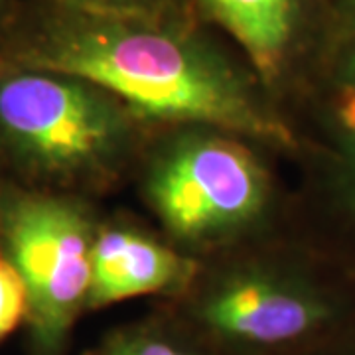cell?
<instances>
[{
    "instance_id": "obj_1",
    "label": "cell",
    "mask_w": 355,
    "mask_h": 355,
    "mask_svg": "<svg viewBox=\"0 0 355 355\" xmlns=\"http://www.w3.org/2000/svg\"><path fill=\"white\" fill-rule=\"evenodd\" d=\"M0 60L87 79L150 128L209 125L266 144L291 135L247 62L193 18H146L16 0L0 28Z\"/></svg>"
},
{
    "instance_id": "obj_2",
    "label": "cell",
    "mask_w": 355,
    "mask_h": 355,
    "mask_svg": "<svg viewBox=\"0 0 355 355\" xmlns=\"http://www.w3.org/2000/svg\"><path fill=\"white\" fill-rule=\"evenodd\" d=\"M153 128L99 85L0 60V180L87 200L135 172Z\"/></svg>"
},
{
    "instance_id": "obj_3",
    "label": "cell",
    "mask_w": 355,
    "mask_h": 355,
    "mask_svg": "<svg viewBox=\"0 0 355 355\" xmlns=\"http://www.w3.org/2000/svg\"><path fill=\"white\" fill-rule=\"evenodd\" d=\"M249 243V241H247ZM247 243L202 266L166 306L216 355H331L354 340V312L316 280L249 254Z\"/></svg>"
},
{
    "instance_id": "obj_4",
    "label": "cell",
    "mask_w": 355,
    "mask_h": 355,
    "mask_svg": "<svg viewBox=\"0 0 355 355\" xmlns=\"http://www.w3.org/2000/svg\"><path fill=\"white\" fill-rule=\"evenodd\" d=\"M253 140L209 125L153 128L139 158L140 193L182 251H227L249 241L272 203Z\"/></svg>"
},
{
    "instance_id": "obj_5",
    "label": "cell",
    "mask_w": 355,
    "mask_h": 355,
    "mask_svg": "<svg viewBox=\"0 0 355 355\" xmlns=\"http://www.w3.org/2000/svg\"><path fill=\"white\" fill-rule=\"evenodd\" d=\"M97 221L83 198L0 180V249L24 284L30 355H65L87 314Z\"/></svg>"
},
{
    "instance_id": "obj_6",
    "label": "cell",
    "mask_w": 355,
    "mask_h": 355,
    "mask_svg": "<svg viewBox=\"0 0 355 355\" xmlns=\"http://www.w3.org/2000/svg\"><path fill=\"white\" fill-rule=\"evenodd\" d=\"M200 266L202 259L128 219L97 221L87 312L140 296L174 300L188 291Z\"/></svg>"
},
{
    "instance_id": "obj_7",
    "label": "cell",
    "mask_w": 355,
    "mask_h": 355,
    "mask_svg": "<svg viewBox=\"0 0 355 355\" xmlns=\"http://www.w3.org/2000/svg\"><path fill=\"white\" fill-rule=\"evenodd\" d=\"M227 32L263 85H275L288 67L300 36L306 0H196Z\"/></svg>"
},
{
    "instance_id": "obj_8",
    "label": "cell",
    "mask_w": 355,
    "mask_h": 355,
    "mask_svg": "<svg viewBox=\"0 0 355 355\" xmlns=\"http://www.w3.org/2000/svg\"><path fill=\"white\" fill-rule=\"evenodd\" d=\"M91 355H216L168 306L114 328Z\"/></svg>"
},
{
    "instance_id": "obj_9",
    "label": "cell",
    "mask_w": 355,
    "mask_h": 355,
    "mask_svg": "<svg viewBox=\"0 0 355 355\" xmlns=\"http://www.w3.org/2000/svg\"><path fill=\"white\" fill-rule=\"evenodd\" d=\"M65 8L146 18H193L190 0H42Z\"/></svg>"
},
{
    "instance_id": "obj_10",
    "label": "cell",
    "mask_w": 355,
    "mask_h": 355,
    "mask_svg": "<svg viewBox=\"0 0 355 355\" xmlns=\"http://www.w3.org/2000/svg\"><path fill=\"white\" fill-rule=\"evenodd\" d=\"M28 300L18 272L0 249V343L26 324Z\"/></svg>"
},
{
    "instance_id": "obj_11",
    "label": "cell",
    "mask_w": 355,
    "mask_h": 355,
    "mask_svg": "<svg viewBox=\"0 0 355 355\" xmlns=\"http://www.w3.org/2000/svg\"><path fill=\"white\" fill-rule=\"evenodd\" d=\"M338 123L347 140V148L352 154V162L355 168V83L347 85L338 103Z\"/></svg>"
},
{
    "instance_id": "obj_12",
    "label": "cell",
    "mask_w": 355,
    "mask_h": 355,
    "mask_svg": "<svg viewBox=\"0 0 355 355\" xmlns=\"http://www.w3.org/2000/svg\"><path fill=\"white\" fill-rule=\"evenodd\" d=\"M342 40L345 50V67L355 77V0H343Z\"/></svg>"
},
{
    "instance_id": "obj_13",
    "label": "cell",
    "mask_w": 355,
    "mask_h": 355,
    "mask_svg": "<svg viewBox=\"0 0 355 355\" xmlns=\"http://www.w3.org/2000/svg\"><path fill=\"white\" fill-rule=\"evenodd\" d=\"M14 4H16V0H0V28L6 22L8 14L12 12Z\"/></svg>"
},
{
    "instance_id": "obj_14",
    "label": "cell",
    "mask_w": 355,
    "mask_h": 355,
    "mask_svg": "<svg viewBox=\"0 0 355 355\" xmlns=\"http://www.w3.org/2000/svg\"><path fill=\"white\" fill-rule=\"evenodd\" d=\"M331 355H355V338L354 340H349L345 345H342L338 352H334Z\"/></svg>"
}]
</instances>
